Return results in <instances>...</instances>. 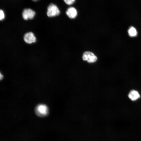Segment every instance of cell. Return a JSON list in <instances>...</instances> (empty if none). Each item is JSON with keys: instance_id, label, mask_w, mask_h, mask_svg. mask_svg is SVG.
<instances>
[{"instance_id": "10", "label": "cell", "mask_w": 141, "mask_h": 141, "mask_svg": "<svg viewBox=\"0 0 141 141\" xmlns=\"http://www.w3.org/2000/svg\"><path fill=\"white\" fill-rule=\"evenodd\" d=\"M64 2L67 5H71L75 2V0H63Z\"/></svg>"}, {"instance_id": "9", "label": "cell", "mask_w": 141, "mask_h": 141, "mask_svg": "<svg viewBox=\"0 0 141 141\" xmlns=\"http://www.w3.org/2000/svg\"><path fill=\"white\" fill-rule=\"evenodd\" d=\"M5 17V15L3 10L1 9L0 10V20L1 21L4 19Z\"/></svg>"}, {"instance_id": "6", "label": "cell", "mask_w": 141, "mask_h": 141, "mask_svg": "<svg viewBox=\"0 0 141 141\" xmlns=\"http://www.w3.org/2000/svg\"><path fill=\"white\" fill-rule=\"evenodd\" d=\"M24 39L25 42L30 44L36 42V38L34 34L30 32L26 33L24 36Z\"/></svg>"}, {"instance_id": "2", "label": "cell", "mask_w": 141, "mask_h": 141, "mask_svg": "<svg viewBox=\"0 0 141 141\" xmlns=\"http://www.w3.org/2000/svg\"><path fill=\"white\" fill-rule=\"evenodd\" d=\"M35 111L38 116L42 117L47 115L49 113V109L45 105L42 104L38 105L36 107Z\"/></svg>"}, {"instance_id": "3", "label": "cell", "mask_w": 141, "mask_h": 141, "mask_svg": "<svg viewBox=\"0 0 141 141\" xmlns=\"http://www.w3.org/2000/svg\"><path fill=\"white\" fill-rule=\"evenodd\" d=\"M60 13V11L58 7L54 4H50L47 7L46 14L49 17L57 16Z\"/></svg>"}, {"instance_id": "4", "label": "cell", "mask_w": 141, "mask_h": 141, "mask_svg": "<svg viewBox=\"0 0 141 141\" xmlns=\"http://www.w3.org/2000/svg\"><path fill=\"white\" fill-rule=\"evenodd\" d=\"M83 60L89 63L96 62L97 60V57L92 52L89 51L85 52L82 56Z\"/></svg>"}, {"instance_id": "5", "label": "cell", "mask_w": 141, "mask_h": 141, "mask_svg": "<svg viewBox=\"0 0 141 141\" xmlns=\"http://www.w3.org/2000/svg\"><path fill=\"white\" fill-rule=\"evenodd\" d=\"M36 14L35 11L31 8L25 9L22 13V16L23 19L25 20L32 19L34 17Z\"/></svg>"}, {"instance_id": "8", "label": "cell", "mask_w": 141, "mask_h": 141, "mask_svg": "<svg viewBox=\"0 0 141 141\" xmlns=\"http://www.w3.org/2000/svg\"><path fill=\"white\" fill-rule=\"evenodd\" d=\"M127 33L129 36L132 38L135 37L138 35V32L136 28L133 26L130 27L128 28Z\"/></svg>"}, {"instance_id": "7", "label": "cell", "mask_w": 141, "mask_h": 141, "mask_svg": "<svg viewBox=\"0 0 141 141\" xmlns=\"http://www.w3.org/2000/svg\"><path fill=\"white\" fill-rule=\"evenodd\" d=\"M67 15L70 18L73 19L75 18L77 15V12L76 9L73 7L68 8L66 11Z\"/></svg>"}, {"instance_id": "12", "label": "cell", "mask_w": 141, "mask_h": 141, "mask_svg": "<svg viewBox=\"0 0 141 141\" xmlns=\"http://www.w3.org/2000/svg\"><path fill=\"white\" fill-rule=\"evenodd\" d=\"M33 1H38L39 0H32Z\"/></svg>"}, {"instance_id": "11", "label": "cell", "mask_w": 141, "mask_h": 141, "mask_svg": "<svg viewBox=\"0 0 141 141\" xmlns=\"http://www.w3.org/2000/svg\"><path fill=\"white\" fill-rule=\"evenodd\" d=\"M3 78V76L1 73L0 74V79L1 80Z\"/></svg>"}, {"instance_id": "1", "label": "cell", "mask_w": 141, "mask_h": 141, "mask_svg": "<svg viewBox=\"0 0 141 141\" xmlns=\"http://www.w3.org/2000/svg\"><path fill=\"white\" fill-rule=\"evenodd\" d=\"M126 97V99L130 103L137 104L141 101V91L136 87H131L127 91Z\"/></svg>"}]
</instances>
